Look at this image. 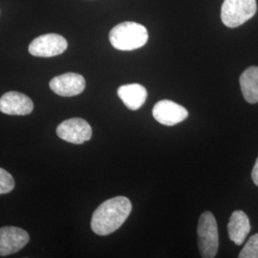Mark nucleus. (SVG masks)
Listing matches in <instances>:
<instances>
[{
    "mask_svg": "<svg viewBox=\"0 0 258 258\" xmlns=\"http://www.w3.org/2000/svg\"><path fill=\"white\" fill-rule=\"evenodd\" d=\"M131 211L132 205L128 198L117 196L108 199L93 213L91 229L98 235H108L120 229Z\"/></svg>",
    "mask_w": 258,
    "mask_h": 258,
    "instance_id": "obj_1",
    "label": "nucleus"
},
{
    "mask_svg": "<svg viewBox=\"0 0 258 258\" xmlns=\"http://www.w3.org/2000/svg\"><path fill=\"white\" fill-rule=\"evenodd\" d=\"M111 45L120 51L136 50L147 44V28L136 22L125 21L116 25L109 33Z\"/></svg>",
    "mask_w": 258,
    "mask_h": 258,
    "instance_id": "obj_2",
    "label": "nucleus"
},
{
    "mask_svg": "<svg viewBox=\"0 0 258 258\" xmlns=\"http://www.w3.org/2000/svg\"><path fill=\"white\" fill-rule=\"evenodd\" d=\"M197 235L201 256L215 257L219 248V234L217 223L212 212H205L201 214L197 227Z\"/></svg>",
    "mask_w": 258,
    "mask_h": 258,
    "instance_id": "obj_3",
    "label": "nucleus"
},
{
    "mask_svg": "<svg viewBox=\"0 0 258 258\" xmlns=\"http://www.w3.org/2000/svg\"><path fill=\"white\" fill-rule=\"evenodd\" d=\"M256 0H224L222 22L229 28L241 26L256 14Z\"/></svg>",
    "mask_w": 258,
    "mask_h": 258,
    "instance_id": "obj_4",
    "label": "nucleus"
},
{
    "mask_svg": "<svg viewBox=\"0 0 258 258\" xmlns=\"http://www.w3.org/2000/svg\"><path fill=\"white\" fill-rule=\"evenodd\" d=\"M68 47L67 40L57 34H46L35 38L29 45L32 55L40 57H51L61 55Z\"/></svg>",
    "mask_w": 258,
    "mask_h": 258,
    "instance_id": "obj_5",
    "label": "nucleus"
},
{
    "mask_svg": "<svg viewBox=\"0 0 258 258\" xmlns=\"http://www.w3.org/2000/svg\"><path fill=\"white\" fill-rule=\"evenodd\" d=\"M56 134L65 142L82 145L92 137V128L90 124L82 118H72L58 124Z\"/></svg>",
    "mask_w": 258,
    "mask_h": 258,
    "instance_id": "obj_6",
    "label": "nucleus"
},
{
    "mask_svg": "<svg viewBox=\"0 0 258 258\" xmlns=\"http://www.w3.org/2000/svg\"><path fill=\"white\" fill-rule=\"evenodd\" d=\"M152 114L158 122L167 126L178 124L188 116V112L184 106L169 100L157 102L152 109Z\"/></svg>",
    "mask_w": 258,
    "mask_h": 258,
    "instance_id": "obj_7",
    "label": "nucleus"
},
{
    "mask_svg": "<svg viewBox=\"0 0 258 258\" xmlns=\"http://www.w3.org/2000/svg\"><path fill=\"white\" fill-rule=\"evenodd\" d=\"M28 232L18 227L0 228V256H6L18 252L28 244Z\"/></svg>",
    "mask_w": 258,
    "mask_h": 258,
    "instance_id": "obj_8",
    "label": "nucleus"
},
{
    "mask_svg": "<svg viewBox=\"0 0 258 258\" xmlns=\"http://www.w3.org/2000/svg\"><path fill=\"white\" fill-rule=\"evenodd\" d=\"M34 103L25 94L10 91L0 98V112L13 116H26L33 112Z\"/></svg>",
    "mask_w": 258,
    "mask_h": 258,
    "instance_id": "obj_9",
    "label": "nucleus"
},
{
    "mask_svg": "<svg viewBox=\"0 0 258 258\" xmlns=\"http://www.w3.org/2000/svg\"><path fill=\"white\" fill-rule=\"evenodd\" d=\"M50 88L58 96L74 97L85 89V80L82 75L66 73L52 79Z\"/></svg>",
    "mask_w": 258,
    "mask_h": 258,
    "instance_id": "obj_10",
    "label": "nucleus"
},
{
    "mask_svg": "<svg viewBox=\"0 0 258 258\" xmlns=\"http://www.w3.org/2000/svg\"><path fill=\"white\" fill-rule=\"evenodd\" d=\"M118 96L130 110H138L148 99V91L139 83L121 85L118 89Z\"/></svg>",
    "mask_w": 258,
    "mask_h": 258,
    "instance_id": "obj_11",
    "label": "nucleus"
},
{
    "mask_svg": "<svg viewBox=\"0 0 258 258\" xmlns=\"http://www.w3.org/2000/svg\"><path fill=\"white\" fill-rule=\"evenodd\" d=\"M250 231L249 217L242 211L232 212L228 224V232L230 239L237 246L244 243Z\"/></svg>",
    "mask_w": 258,
    "mask_h": 258,
    "instance_id": "obj_12",
    "label": "nucleus"
},
{
    "mask_svg": "<svg viewBox=\"0 0 258 258\" xmlns=\"http://www.w3.org/2000/svg\"><path fill=\"white\" fill-rule=\"evenodd\" d=\"M240 87L246 102H258V67L250 66L240 76Z\"/></svg>",
    "mask_w": 258,
    "mask_h": 258,
    "instance_id": "obj_13",
    "label": "nucleus"
},
{
    "mask_svg": "<svg viewBox=\"0 0 258 258\" xmlns=\"http://www.w3.org/2000/svg\"><path fill=\"white\" fill-rule=\"evenodd\" d=\"M238 256L239 258H258V233L248 240Z\"/></svg>",
    "mask_w": 258,
    "mask_h": 258,
    "instance_id": "obj_14",
    "label": "nucleus"
},
{
    "mask_svg": "<svg viewBox=\"0 0 258 258\" xmlns=\"http://www.w3.org/2000/svg\"><path fill=\"white\" fill-rule=\"evenodd\" d=\"M14 188V177L7 170L0 167V194H9Z\"/></svg>",
    "mask_w": 258,
    "mask_h": 258,
    "instance_id": "obj_15",
    "label": "nucleus"
},
{
    "mask_svg": "<svg viewBox=\"0 0 258 258\" xmlns=\"http://www.w3.org/2000/svg\"><path fill=\"white\" fill-rule=\"evenodd\" d=\"M251 178H252V181L253 183L256 184L258 186V158L255 162V165L252 168V172H251Z\"/></svg>",
    "mask_w": 258,
    "mask_h": 258,
    "instance_id": "obj_16",
    "label": "nucleus"
}]
</instances>
